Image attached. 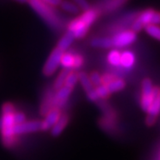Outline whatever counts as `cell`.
I'll use <instances>...</instances> for the list:
<instances>
[{"mask_svg":"<svg viewBox=\"0 0 160 160\" xmlns=\"http://www.w3.org/2000/svg\"><path fill=\"white\" fill-rule=\"evenodd\" d=\"M85 63V59L84 57L79 54V53H76L75 54V60H74V66H73V70L74 71H78L80 69Z\"/></svg>","mask_w":160,"mask_h":160,"instance_id":"4316f807","label":"cell"},{"mask_svg":"<svg viewBox=\"0 0 160 160\" xmlns=\"http://www.w3.org/2000/svg\"><path fill=\"white\" fill-rule=\"evenodd\" d=\"M108 62L114 67H121V52L118 48H113L107 56Z\"/></svg>","mask_w":160,"mask_h":160,"instance_id":"2e32d148","label":"cell"},{"mask_svg":"<svg viewBox=\"0 0 160 160\" xmlns=\"http://www.w3.org/2000/svg\"><path fill=\"white\" fill-rule=\"evenodd\" d=\"M72 2H74L75 4L79 7L80 10L84 12L87 11V10L92 8L89 2L87 0H72Z\"/></svg>","mask_w":160,"mask_h":160,"instance_id":"f546056e","label":"cell"},{"mask_svg":"<svg viewBox=\"0 0 160 160\" xmlns=\"http://www.w3.org/2000/svg\"><path fill=\"white\" fill-rule=\"evenodd\" d=\"M106 86L109 92L113 93V92H118L124 90L126 86V83L125 80L121 79V78H115L113 81H111Z\"/></svg>","mask_w":160,"mask_h":160,"instance_id":"d6986e66","label":"cell"},{"mask_svg":"<svg viewBox=\"0 0 160 160\" xmlns=\"http://www.w3.org/2000/svg\"><path fill=\"white\" fill-rule=\"evenodd\" d=\"M86 96H87V99L90 102H98L101 100L100 97H99V95H98L97 92L95 90V88H93L91 91L87 92H86Z\"/></svg>","mask_w":160,"mask_h":160,"instance_id":"4dcf8cb0","label":"cell"},{"mask_svg":"<svg viewBox=\"0 0 160 160\" xmlns=\"http://www.w3.org/2000/svg\"><path fill=\"white\" fill-rule=\"evenodd\" d=\"M54 94L55 91L52 87L47 88L44 92L39 107V113L42 117H45L52 109L54 108Z\"/></svg>","mask_w":160,"mask_h":160,"instance_id":"52a82bcc","label":"cell"},{"mask_svg":"<svg viewBox=\"0 0 160 160\" xmlns=\"http://www.w3.org/2000/svg\"><path fill=\"white\" fill-rule=\"evenodd\" d=\"M62 115V112L61 109H58V108L52 109L44 117L45 118L42 121V131H50L52 127L55 125V123L59 120Z\"/></svg>","mask_w":160,"mask_h":160,"instance_id":"ba28073f","label":"cell"},{"mask_svg":"<svg viewBox=\"0 0 160 160\" xmlns=\"http://www.w3.org/2000/svg\"><path fill=\"white\" fill-rule=\"evenodd\" d=\"M64 52H65L58 48L57 46L52 49V51L49 54V56L47 58L46 63L43 67V69H42V73L45 77L46 78L52 77L57 71L59 66H61V60H62V57Z\"/></svg>","mask_w":160,"mask_h":160,"instance_id":"277c9868","label":"cell"},{"mask_svg":"<svg viewBox=\"0 0 160 160\" xmlns=\"http://www.w3.org/2000/svg\"><path fill=\"white\" fill-rule=\"evenodd\" d=\"M75 54L69 52H65L63 53L62 60H61V66L62 69H69L73 70V66H74Z\"/></svg>","mask_w":160,"mask_h":160,"instance_id":"e0dca14e","label":"cell"},{"mask_svg":"<svg viewBox=\"0 0 160 160\" xmlns=\"http://www.w3.org/2000/svg\"><path fill=\"white\" fill-rule=\"evenodd\" d=\"M113 46L115 48H126L127 46L132 45L137 39V34L133 32L132 29L123 30L115 34L112 38Z\"/></svg>","mask_w":160,"mask_h":160,"instance_id":"5b68a950","label":"cell"},{"mask_svg":"<svg viewBox=\"0 0 160 160\" xmlns=\"http://www.w3.org/2000/svg\"><path fill=\"white\" fill-rule=\"evenodd\" d=\"M71 70H69V69H62V71L59 73L57 77H56V78L54 79V82H53V84H52V89L54 90V91H58L59 89H61L62 86H64L65 85V81H66V78H67V76L69 75V73L70 72Z\"/></svg>","mask_w":160,"mask_h":160,"instance_id":"9a60e30c","label":"cell"},{"mask_svg":"<svg viewBox=\"0 0 160 160\" xmlns=\"http://www.w3.org/2000/svg\"><path fill=\"white\" fill-rule=\"evenodd\" d=\"M89 78L91 79L92 84L94 87L101 86L102 84V77L98 71H92L89 75Z\"/></svg>","mask_w":160,"mask_h":160,"instance_id":"d4e9b609","label":"cell"},{"mask_svg":"<svg viewBox=\"0 0 160 160\" xmlns=\"http://www.w3.org/2000/svg\"><path fill=\"white\" fill-rule=\"evenodd\" d=\"M1 126H2V121H1V118H0V130H1Z\"/></svg>","mask_w":160,"mask_h":160,"instance_id":"d590c367","label":"cell"},{"mask_svg":"<svg viewBox=\"0 0 160 160\" xmlns=\"http://www.w3.org/2000/svg\"><path fill=\"white\" fill-rule=\"evenodd\" d=\"M78 72L71 70L69 73V75L67 76V78L65 81V86H68L71 89H74L75 86L78 85Z\"/></svg>","mask_w":160,"mask_h":160,"instance_id":"603a6c76","label":"cell"},{"mask_svg":"<svg viewBox=\"0 0 160 160\" xmlns=\"http://www.w3.org/2000/svg\"><path fill=\"white\" fill-rule=\"evenodd\" d=\"M16 2H19V3H22V4H24V3H28L29 0H14Z\"/></svg>","mask_w":160,"mask_h":160,"instance_id":"e575fe53","label":"cell"},{"mask_svg":"<svg viewBox=\"0 0 160 160\" xmlns=\"http://www.w3.org/2000/svg\"><path fill=\"white\" fill-rule=\"evenodd\" d=\"M42 131V121L41 120H27L22 124L15 125L14 132L17 136L24 135L28 133H34Z\"/></svg>","mask_w":160,"mask_h":160,"instance_id":"8992f818","label":"cell"},{"mask_svg":"<svg viewBox=\"0 0 160 160\" xmlns=\"http://www.w3.org/2000/svg\"><path fill=\"white\" fill-rule=\"evenodd\" d=\"M157 121V118H154V117H151V116H147V118H146V124L147 126H152L156 123Z\"/></svg>","mask_w":160,"mask_h":160,"instance_id":"836d02e7","label":"cell"},{"mask_svg":"<svg viewBox=\"0 0 160 160\" xmlns=\"http://www.w3.org/2000/svg\"><path fill=\"white\" fill-rule=\"evenodd\" d=\"M136 57L135 54L130 50H125L121 52V67L124 69H132L135 64Z\"/></svg>","mask_w":160,"mask_h":160,"instance_id":"7c38bea8","label":"cell"},{"mask_svg":"<svg viewBox=\"0 0 160 160\" xmlns=\"http://www.w3.org/2000/svg\"><path fill=\"white\" fill-rule=\"evenodd\" d=\"M73 89L68 86H62L58 91H55L54 94V108L62 109L63 107L67 104L69 97L72 93Z\"/></svg>","mask_w":160,"mask_h":160,"instance_id":"9c48e42d","label":"cell"},{"mask_svg":"<svg viewBox=\"0 0 160 160\" xmlns=\"http://www.w3.org/2000/svg\"><path fill=\"white\" fill-rule=\"evenodd\" d=\"M95 90H96V92H97L98 95H99L100 99H103V100H105V99L109 98V95H110V92H109V91L108 90L107 86H106V85H104V84H102L101 86L95 87Z\"/></svg>","mask_w":160,"mask_h":160,"instance_id":"484cf974","label":"cell"},{"mask_svg":"<svg viewBox=\"0 0 160 160\" xmlns=\"http://www.w3.org/2000/svg\"><path fill=\"white\" fill-rule=\"evenodd\" d=\"M75 39L76 38H75L74 34L70 30L67 29L66 32L62 36V38L58 41L56 46L61 50H62L63 52H67L69 49V47L71 46V45L73 44Z\"/></svg>","mask_w":160,"mask_h":160,"instance_id":"8fae6325","label":"cell"},{"mask_svg":"<svg viewBox=\"0 0 160 160\" xmlns=\"http://www.w3.org/2000/svg\"><path fill=\"white\" fill-rule=\"evenodd\" d=\"M149 116H151V117H154V118H157L160 113V91L158 95L156 97L155 101L153 102V103L151 104L150 108H149V111L147 112Z\"/></svg>","mask_w":160,"mask_h":160,"instance_id":"cb8c5ba5","label":"cell"},{"mask_svg":"<svg viewBox=\"0 0 160 160\" xmlns=\"http://www.w3.org/2000/svg\"><path fill=\"white\" fill-rule=\"evenodd\" d=\"M78 81L86 92L91 91L94 88V86H92L91 79L89 78V75L86 74V72H83V71L78 72Z\"/></svg>","mask_w":160,"mask_h":160,"instance_id":"ac0fdd59","label":"cell"},{"mask_svg":"<svg viewBox=\"0 0 160 160\" xmlns=\"http://www.w3.org/2000/svg\"><path fill=\"white\" fill-rule=\"evenodd\" d=\"M60 7L62 9L63 11L72 13V14H78L80 12V8L78 6L75 4L72 1H69V0H62Z\"/></svg>","mask_w":160,"mask_h":160,"instance_id":"ffe728a7","label":"cell"},{"mask_svg":"<svg viewBox=\"0 0 160 160\" xmlns=\"http://www.w3.org/2000/svg\"><path fill=\"white\" fill-rule=\"evenodd\" d=\"M144 30L147 34L155 39L160 41V26L155 24H149L144 27Z\"/></svg>","mask_w":160,"mask_h":160,"instance_id":"7402d4cb","label":"cell"},{"mask_svg":"<svg viewBox=\"0 0 160 160\" xmlns=\"http://www.w3.org/2000/svg\"><path fill=\"white\" fill-rule=\"evenodd\" d=\"M13 120H14L15 125L22 124V123L27 121V117H26V115L24 114L22 111L15 110L14 113H13Z\"/></svg>","mask_w":160,"mask_h":160,"instance_id":"83f0119b","label":"cell"},{"mask_svg":"<svg viewBox=\"0 0 160 160\" xmlns=\"http://www.w3.org/2000/svg\"><path fill=\"white\" fill-rule=\"evenodd\" d=\"M100 12L97 9L91 8L84 12L78 18L72 20L68 25V29L75 36L76 39H81L86 37L92 25L97 20Z\"/></svg>","mask_w":160,"mask_h":160,"instance_id":"3957f363","label":"cell"},{"mask_svg":"<svg viewBox=\"0 0 160 160\" xmlns=\"http://www.w3.org/2000/svg\"><path fill=\"white\" fill-rule=\"evenodd\" d=\"M42 1L52 7H56V6H60L62 0H42Z\"/></svg>","mask_w":160,"mask_h":160,"instance_id":"1f68e13d","label":"cell"},{"mask_svg":"<svg viewBox=\"0 0 160 160\" xmlns=\"http://www.w3.org/2000/svg\"><path fill=\"white\" fill-rule=\"evenodd\" d=\"M154 9H151V8H149V9H146L142 11L137 17L139 18V20L143 23L144 27L146 25H149V24H151L152 22V19H153V15L155 13Z\"/></svg>","mask_w":160,"mask_h":160,"instance_id":"44dd1931","label":"cell"},{"mask_svg":"<svg viewBox=\"0 0 160 160\" xmlns=\"http://www.w3.org/2000/svg\"><path fill=\"white\" fill-rule=\"evenodd\" d=\"M15 107L12 102H5L2 106V116H1V138L2 143L7 149L14 148L18 143V136L15 134L14 127L15 123L13 120V113Z\"/></svg>","mask_w":160,"mask_h":160,"instance_id":"6da1fadb","label":"cell"},{"mask_svg":"<svg viewBox=\"0 0 160 160\" xmlns=\"http://www.w3.org/2000/svg\"><path fill=\"white\" fill-rule=\"evenodd\" d=\"M90 45L94 48H102V49L114 48L111 38H94L91 40Z\"/></svg>","mask_w":160,"mask_h":160,"instance_id":"4fadbf2b","label":"cell"},{"mask_svg":"<svg viewBox=\"0 0 160 160\" xmlns=\"http://www.w3.org/2000/svg\"><path fill=\"white\" fill-rule=\"evenodd\" d=\"M28 3L50 29L54 31H61L63 29L62 21L53 10V7L45 4L42 0H29Z\"/></svg>","mask_w":160,"mask_h":160,"instance_id":"7a4b0ae2","label":"cell"},{"mask_svg":"<svg viewBox=\"0 0 160 160\" xmlns=\"http://www.w3.org/2000/svg\"><path fill=\"white\" fill-rule=\"evenodd\" d=\"M69 119H70V117H69V115L68 113H62L61 118L55 123V125L52 126L51 130H50L52 136H53V137L60 136L63 132L64 129L69 125Z\"/></svg>","mask_w":160,"mask_h":160,"instance_id":"30bf717a","label":"cell"},{"mask_svg":"<svg viewBox=\"0 0 160 160\" xmlns=\"http://www.w3.org/2000/svg\"><path fill=\"white\" fill-rule=\"evenodd\" d=\"M128 0H105L102 4V10L104 12H110L124 6Z\"/></svg>","mask_w":160,"mask_h":160,"instance_id":"5bb4252c","label":"cell"},{"mask_svg":"<svg viewBox=\"0 0 160 160\" xmlns=\"http://www.w3.org/2000/svg\"><path fill=\"white\" fill-rule=\"evenodd\" d=\"M131 29L133 32H135V33H138V32H140L141 30L144 29V25H143V23L139 20V18L138 17L135 18L134 21L132 23Z\"/></svg>","mask_w":160,"mask_h":160,"instance_id":"f1b7e54d","label":"cell"},{"mask_svg":"<svg viewBox=\"0 0 160 160\" xmlns=\"http://www.w3.org/2000/svg\"><path fill=\"white\" fill-rule=\"evenodd\" d=\"M102 84H104V85H108L109 83H110L111 81H113L116 78L113 75L110 74H106L104 76H102Z\"/></svg>","mask_w":160,"mask_h":160,"instance_id":"d6a6232c","label":"cell"}]
</instances>
